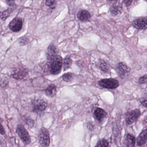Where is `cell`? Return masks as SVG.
Returning a JSON list of instances; mask_svg holds the SVG:
<instances>
[{
  "mask_svg": "<svg viewBox=\"0 0 147 147\" xmlns=\"http://www.w3.org/2000/svg\"><path fill=\"white\" fill-rule=\"evenodd\" d=\"M139 83L140 84H144L147 82V75H144L140 77L139 79Z\"/></svg>",
  "mask_w": 147,
  "mask_h": 147,
  "instance_id": "obj_24",
  "label": "cell"
},
{
  "mask_svg": "<svg viewBox=\"0 0 147 147\" xmlns=\"http://www.w3.org/2000/svg\"><path fill=\"white\" fill-rule=\"evenodd\" d=\"M109 146V143L105 139H102L100 140L97 143L96 147H107Z\"/></svg>",
  "mask_w": 147,
  "mask_h": 147,
  "instance_id": "obj_21",
  "label": "cell"
},
{
  "mask_svg": "<svg viewBox=\"0 0 147 147\" xmlns=\"http://www.w3.org/2000/svg\"><path fill=\"white\" fill-rule=\"evenodd\" d=\"M132 25L139 30L147 29V18H142L134 20L132 22Z\"/></svg>",
  "mask_w": 147,
  "mask_h": 147,
  "instance_id": "obj_9",
  "label": "cell"
},
{
  "mask_svg": "<svg viewBox=\"0 0 147 147\" xmlns=\"http://www.w3.org/2000/svg\"><path fill=\"white\" fill-rule=\"evenodd\" d=\"M63 80L66 82L71 81L73 79V74L70 73H67L64 74L62 76Z\"/></svg>",
  "mask_w": 147,
  "mask_h": 147,
  "instance_id": "obj_22",
  "label": "cell"
},
{
  "mask_svg": "<svg viewBox=\"0 0 147 147\" xmlns=\"http://www.w3.org/2000/svg\"><path fill=\"white\" fill-rule=\"evenodd\" d=\"M28 71L27 69H18L13 72L12 76L14 79L17 80H22L28 74Z\"/></svg>",
  "mask_w": 147,
  "mask_h": 147,
  "instance_id": "obj_12",
  "label": "cell"
},
{
  "mask_svg": "<svg viewBox=\"0 0 147 147\" xmlns=\"http://www.w3.org/2000/svg\"><path fill=\"white\" fill-rule=\"evenodd\" d=\"M107 1H109V2H113V1H115L117 0H107Z\"/></svg>",
  "mask_w": 147,
  "mask_h": 147,
  "instance_id": "obj_30",
  "label": "cell"
},
{
  "mask_svg": "<svg viewBox=\"0 0 147 147\" xmlns=\"http://www.w3.org/2000/svg\"><path fill=\"white\" fill-rule=\"evenodd\" d=\"M93 114L95 119L99 122H102L107 116L106 112L100 108H95Z\"/></svg>",
  "mask_w": 147,
  "mask_h": 147,
  "instance_id": "obj_10",
  "label": "cell"
},
{
  "mask_svg": "<svg viewBox=\"0 0 147 147\" xmlns=\"http://www.w3.org/2000/svg\"><path fill=\"white\" fill-rule=\"evenodd\" d=\"M99 66L100 68L103 71H107L109 70V66H108L107 63L103 60H100V61Z\"/></svg>",
  "mask_w": 147,
  "mask_h": 147,
  "instance_id": "obj_19",
  "label": "cell"
},
{
  "mask_svg": "<svg viewBox=\"0 0 147 147\" xmlns=\"http://www.w3.org/2000/svg\"><path fill=\"white\" fill-rule=\"evenodd\" d=\"M47 65L50 72L53 75L61 73L63 65V58L59 54L48 55Z\"/></svg>",
  "mask_w": 147,
  "mask_h": 147,
  "instance_id": "obj_1",
  "label": "cell"
},
{
  "mask_svg": "<svg viewBox=\"0 0 147 147\" xmlns=\"http://www.w3.org/2000/svg\"><path fill=\"white\" fill-rule=\"evenodd\" d=\"M136 143L135 137L129 134H127L125 137L124 143L126 147H134Z\"/></svg>",
  "mask_w": 147,
  "mask_h": 147,
  "instance_id": "obj_14",
  "label": "cell"
},
{
  "mask_svg": "<svg viewBox=\"0 0 147 147\" xmlns=\"http://www.w3.org/2000/svg\"><path fill=\"white\" fill-rule=\"evenodd\" d=\"M45 5L49 7L51 9H54L56 7V0H46Z\"/></svg>",
  "mask_w": 147,
  "mask_h": 147,
  "instance_id": "obj_23",
  "label": "cell"
},
{
  "mask_svg": "<svg viewBox=\"0 0 147 147\" xmlns=\"http://www.w3.org/2000/svg\"><path fill=\"white\" fill-rule=\"evenodd\" d=\"M12 10L11 8H9L7 10L4 11L3 12L1 13V19L3 21H5L7 19V18L10 16L11 14V12Z\"/></svg>",
  "mask_w": 147,
  "mask_h": 147,
  "instance_id": "obj_18",
  "label": "cell"
},
{
  "mask_svg": "<svg viewBox=\"0 0 147 147\" xmlns=\"http://www.w3.org/2000/svg\"><path fill=\"white\" fill-rule=\"evenodd\" d=\"M88 129H93V125H92V124L91 123H88Z\"/></svg>",
  "mask_w": 147,
  "mask_h": 147,
  "instance_id": "obj_28",
  "label": "cell"
},
{
  "mask_svg": "<svg viewBox=\"0 0 147 147\" xmlns=\"http://www.w3.org/2000/svg\"><path fill=\"white\" fill-rule=\"evenodd\" d=\"M72 60L69 57H67L63 60V69L64 71L67 70L70 68L72 64Z\"/></svg>",
  "mask_w": 147,
  "mask_h": 147,
  "instance_id": "obj_17",
  "label": "cell"
},
{
  "mask_svg": "<svg viewBox=\"0 0 147 147\" xmlns=\"http://www.w3.org/2000/svg\"><path fill=\"white\" fill-rule=\"evenodd\" d=\"M147 141V129L142 131L137 139V144L138 146L144 145Z\"/></svg>",
  "mask_w": 147,
  "mask_h": 147,
  "instance_id": "obj_13",
  "label": "cell"
},
{
  "mask_svg": "<svg viewBox=\"0 0 147 147\" xmlns=\"http://www.w3.org/2000/svg\"><path fill=\"white\" fill-rule=\"evenodd\" d=\"M99 85L103 88L115 89L119 86L118 81L113 79H102L99 81Z\"/></svg>",
  "mask_w": 147,
  "mask_h": 147,
  "instance_id": "obj_4",
  "label": "cell"
},
{
  "mask_svg": "<svg viewBox=\"0 0 147 147\" xmlns=\"http://www.w3.org/2000/svg\"><path fill=\"white\" fill-rule=\"evenodd\" d=\"M77 17L78 19L82 22H86L90 20L91 15L88 11L82 10L78 12L77 14Z\"/></svg>",
  "mask_w": 147,
  "mask_h": 147,
  "instance_id": "obj_11",
  "label": "cell"
},
{
  "mask_svg": "<svg viewBox=\"0 0 147 147\" xmlns=\"http://www.w3.org/2000/svg\"><path fill=\"white\" fill-rule=\"evenodd\" d=\"M38 139L41 146L47 147L49 145L50 143L49 134L46 128L42 127L40 129L38 135Z\"/></svg>",
  "mask_w": 147,
  "mask_h": 147,
  "instance_id": "obj_2",
  "label": "cell"
},
{
  "mask_svg": "<svg viewBox=\"0 0 147 147\" xmlns=\"http://www.w3.org/2000/svg\"><path fill=\"white\" fill-rule=\"evenodd\" d=\"M141 103H142V105L144 107H147V100H144Z\"/></svg>",
  "mask_w": 147,
  "mask_h": 147,
  "instance_id": "obj_27",
  "label": "cell"
},
{
  "mask_svg": "<svg viewBox=\"0 0 147 147\" xmlns=\"http://www.w3.org/2000/svg\"><path fill=\"white\" fill-rule=\"evenodd\" d=\"M122 8L121 7L117 5H113L110 8L111 14L113 16H117L121 12Z\"/></svg>",
  "mask_w": 147,
  "mask_h": 147,
  "instance_id": "obj_16",
  "label": "cell"
},
{
  "mask_svg": "<svg viewBox=\"0 0 147 147\" xmlns=\"http://www.w3.org/2000/svg\"><path fill=\"white\" fill-rule=\"evenodd\" d=\"M30 42V39L26 36L20 38L19 39V43L21 46L27 45Z\"/></svg>",
  "mask_w": 147,
  "mask_h": 147,
  "instance_id": "obj_20",
  "label": "cell"
},
{
  "mask_svg": "<svg viewBox=\"0 0 147 147\" xmlns=\"http://www.w3.org/2000/svg\"><path fill=\"white\" fill-rule=\"evenodd\" d=\"M144 1H147V0H144Z\"/></svg>",
  "mask_w": 147,
  "mask_h": 147,
  "instance_id": "obj_32",
  "label": "cell"
},
{
  "mask_svg": "<svg viewBox=\"0 0 147 147\" xmlns=\"http://www.w3.org/2000/svg\"><path fill=\"white\" fill-rule=\"evenodd\" d=\"M1 135H4L5 134V131L4 130V128L3 127L2 125H1Z\"/></svg>",
  "mask_w": 147,
  "mask_h": 147,
  "instance_id": "obj_26",
  "label": "cell"
},
{
  "mask_svg": "<svg viewBox=\"0 0 147 147\" xmlns=\"http://www.w3.org/2000/svg\"><path fill=\"white\" fill-rule=\"evenodd\" d=\"M144 119V122H145V123H147V116H146Z\"/></svg>",
  "mask_w": 147,
  "mask_h": 147,
  "instance_id": "obj_29",
  "label": "cell"
},
{
  "mask_svg": "<svg viewBox=\"0 0 147 147\" xmlns=\"http://www.w3.org/2000/svg\"><path fill=\"white\" fill-rule=\"evenodd\" d=\"M32 110L33 111L37 113L43 111L48 106L46 101L43 100H34L32 103Z\"/></svg>",
  "mask_w": 147,
  "mask_h": 147,
  "instance_id": "obj_5",
  "label": "cell"
},
{
  "mask_svg": "<svg viewBox=\"0 0 147 147\" xmlns=\"http://www.w3.org/2000/svg\"><path fill=\"white\" fill-rule=\"evenodd\" d=\"M132 1L133 0H124L125 5L127 7L130 5L132 3Z\"/></svg>",
  "mask_w": 147,
  "mask_h": 147,
  "instance_id": "obj_25",
  "label": "cell"
},
{
  "mask_svg": "<svg viewBox=\"0 0 147 147\" xmlns=\"http://www.w3.org/2000/svg\"><path fill=\"white\" fill-rule=\"evenodd\" d=\"M17 134L26 145L30 144L31 142V138L27 130L22 125H19L16 130Z\"/></svg>",
  "mask_w": 147,
  "mask_h": 147,
  "instance_id": "obj_3",
  "label": "cell"
},
{
  "mask_svg": "<svg viewBox=\"0 0 147 147\" xmlns=\"http://www.w3.org/2000/svg\"><path fill=\"white\" fill-rule=\"evenodd\" d=\"M130 71L129 68L124 63H119L117 66V71L119 75L122 79L126 77V76Z\"/></svg>",
  "mask_w": 147,
  "mask_h": 147,
  "instance_id": "obj_8",
  "label": "cell"
},
{
  "mask_svg": "<svg viewBox=\"0 0 147 147\" xmlns=\"http://www.w3.org/2000/svg\"><path fill=\"white\" fill-rule=\"evenodd\" d=\"M45 94L48 97L53 98L57 93V87L54 84H51L48 86L45 90Z\"/></svg>",
  "mask_w": 147,
  "mask_h": 147,
  "instance_id": "obj_15",
  "label": "cell"
},
{
  "mask_svg": "<svg viewBox=\"0 0 147 147\" xmlns=\"http://www.w3.org/2000/svg\"><path fill=\"white\" fill-rule=\"evenodd\" d=\"M141 115V112L138 109H135L127 113L125 115V122L128 125L135 123Z\"/></svg>",
  "mask_w": 147,
  "mask_h": 147,
  "instance_id": "obj_6",
  "label": "cell"
},
{
  "mask_svg": "<svg viewBox=\"0 0 147 147\" xmlns=\"http://www.w3.org/2000/svg\"><path fill=\"white\" fill-rule=\"evenodd\" d=\"M14 0H7V2H11V1H13Z\"/></svg>",
  "mask_w": 147,
  "mask_h": 147,
  "instance_id": "obj_31",
  "label": "cell"
},
{
  "mask_svg": "<svg viewBox=\"0 0 147 147\" xmlns=\"http://www.w3.org/2000/svg\"><path fill=\"white\" fill-rule=\"evenodd\" d=\"M23 25L22 20L20 18H16L11 21L9 25V28L13 32H19L22 29Z\"/></svg>",
  "mask_w": 147,
  "mask_h": 147,
  "instance_id": "obj_7",
  "label": "cell"
}]
</instances>
